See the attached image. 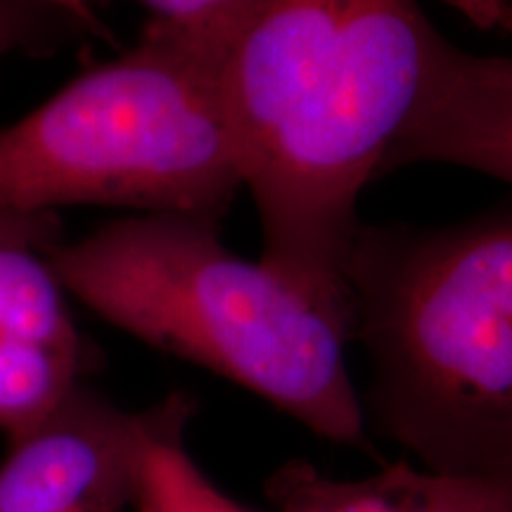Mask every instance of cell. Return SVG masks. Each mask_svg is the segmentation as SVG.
<instances>
[{
	"mask_svg": "<svg viewBox=\"0 0 512 512\" xmlns=\"http://www.w3.org/2000/svg\"><path fill=\"white\" fill-rule=\"evenodd\" d=\"M441 31L418 0H259L226 67L261 261L347 313L358 197L418 102Z\"/></svg>",
	"mask_w": 512,
	"mask_h": 512,
	"instance_id": "1",
	"label": "cell"
},
{
	"mask_svg": "<svg viewBox=\"0 0 512 512\" xmlns=\"http://www.w3.org/2000/svg\"><path fill=\"white\" fill-rule=\"evenodd\" d=\"M344 280L366 425L427 470L512 477V202L361 223Z\"/></svg>",
	"mask_w": 512,
	"mask_h": 512,
	"instance_id": "2",
	"label": "cell"
},
{
	"mask_svg": "<svg viewBox=\"0 0 512 512\" xmlns=\"http://www.w3.org/2000/svg\"><path fill=\"white\" fill-rule=\"evenodd\" d=\"M50 261L114 328L240 384L318 439L368 448L351 318L230 252L216 221L133 214L57 242Z\"/></svg>",
	"mask_w": 512,
	"mask_h": 512,
	"instance_id": "3",
	"label": "cell"
},
{
	"mask_svg": "<svg viewBox=\"0 0 512 512\" xmlns=\"http://www.w3.org/2000/svg\"><path fill=\"white\" fill-rule=\"evenodd\" d=\"M240 31L147 22L0 131V209L126 207L221 223L242 188L226 67Z\"/></svg>",
	"mask_w": 512,
	"mask_h": 512,
	"instance_id": "4",
	"label": "cell"
},
{
	"mask_svg": "<svg viewBox=\"0 0 512 512\" xmlns=\"http://www.w3.org/2000/svg\"><path fill=\"white\" fill-rule=\"evenodd\" d=\"M145 411H124L86 384L10 439L0 512H124L131 508Z\"/></svg>",
	"mask_w": 512,
	"mask_h": 512,
	"instance_id": "5",
	"label": "cell"
},
{
	"mask_svg": "<svg viewBox=\"0 0 512 512\" xmlns=\"http://www.w3.org/2000/svg\"><path fill=\"white\" fill-rule=\"evenodd\" d=\"M411 164L463 166L512 185V55H477L439 36L380 176Z\"/></svg>",
	"mask_w": 512,
	"mask_h": 512,
	"instance_id": "6",
	"label": "cell"
},
{
	"mask_svg": "<svg viewBox=\"0 0 512 512\" xmlns=\"http://www.w3.org/2000/svg\"><path fill=\"white\" fill-rule=\"evenodd\" d=\"M273 512H512V477L448 475L399 458L361 477L292 460L268 477Z\"/></svg>",
	"mask_w": 512,
	"mask_h": 512,
	"instance_id": "7",
	"label": "cell"
},
{
	"mask_svg": "<svg viewBox=\"0 0 512 512\" xmlns=\"http://www.w3.org/2000/svg\"><path fill=\"white\" fill-rule=\"evenodd\" d=\"M57 242L53 211L0 209V332L83 354L67 290L50 261Z\"/></svg>",
	"mask_w": 512,
	"mask_h": 512,
	"instance_id": "8",
	"label": "cell"
},
{
	"mask_svg": "<svg viewBox=\"0 0 512 512\" xmlns=\"http://www.w3.org/2000/svg\"><path fill=\"white\" fill-rule=\"evenodd\" d=\"M192 413L195 406L181 392L169 394L145 411L131 508L136 512H252L228 496L190 453L185 434Z\"/></svg>",
	"mask_w": 512,
	"mask_h": 512,
	"instance_id": "9",
	"label": "cell"
},
{
	"mask_svg": "<svg viewBox=\"0 0 512 512\" xmlns=\"http://www.w3.org/2000/svg\"><path fill=\"white\" fill-rule=\"evenodd\" d=\"M83 354L50 349L0 332V430L27 432L81 384Z\"/></svg>",
	"mask_w": 512,
	"mask_h": 512,
	"instance_id": "10",
	"label": "cell"
},
{
	"mask_svg": "<svg viewBox=\"0 0 512 512\" xmlns=\"http://www.w3.org/2000/svg\"><path fill=\"white\" fill-rule=\"evenodd\" d=\"M150 12V22L176 27L245 29L259 0H136Z\"/></svg>",
	"mask_w": 512,
	"mask_h": 512,
	"instance_id": "11",
	"label": "cell"
},
{
	"mask_svg": "<svg viewBox=\"0 0 512 512\" xmlns=\"http://www.w3.org/2000/svg\"><path fill=\"white\" fill-rule=\"evenodd\" d=\"M55 12L34 0H0V62L34 48L53 27Z\"/></svg>",
	"mask_w": 512,
	"mask_h": 512,
	"instance_id": "12",
	"label": "cell"
},
{
	"mask_svg": "<svg viewBox=\"0 0 512 512\" xmlns=\"http://www.w3.org/2000/svg\"><path fill=\"white\" fill-rule=\"evenodd\" d=\"M34 3L46 5V8H53L62 15H72L76 19H83V22L93 24V0H34Z\"/></svg>",
	"mask_w": 512,
	"mask_h": 512,
	"instance_id": "13",
	"label": "cell"
},
{
	"mask_svg": "<svg viewBox=\"0 0 512 512\" xmlns=\"http://www.w3.org/2000/svg\"><path fill=\"white\" fill-rule=\"evenodd\" d=\"M505 3H508V8H510V12H512V0H505Z\"/></svg>",
	"mask_w": 512,
	"mask_h": 512,
	"instance_id": "14",
	"label": "cell"
}]
</instances>
